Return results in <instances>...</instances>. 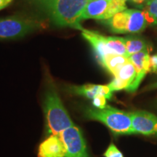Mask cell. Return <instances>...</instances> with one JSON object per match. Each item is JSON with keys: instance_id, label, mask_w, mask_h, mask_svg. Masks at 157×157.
Segmentation results:
<instances>
[{"instance_id": "cell-18", "label": "cell", "mask_w": 157, "mask_h": 157, "mask_svg": "<svg viewBox=\"0 0 157 157\" xmlns=\"http://www.w3.org/2000/svg\"><path fill=\"white\" fill-rule=\"evenodd\" d=\"M145 12L149 24L157 23V0H148L146 4Z\"/></svg>"}, {"instance_id": "cell-1", "label": "cell", "mask_w": 157, "mask_h": 157, "mask_svg": "<svg viewBox=\"0 0 157 157\" xmlns=\"http://www.w3.org/2000/svg\"><path fill=\"white\" fill-rule=\"evenodd\" d=\"M90 0H48L47 7L50 19L61 27L81 29L82 13Z\"/></svg>"}, {"instance_id": "cell-4", "label": "cell", "mask_w": 157, "mask_h": 157, "mask_svg": "<svg viewBox=\"0 0 157 157\" xmlns=\"http://www.w3.org/2000/svg\"><path fill=\"white\" fill-rule=\"evenodd\" d=\"M41 23L32 19L21 17L0 18V39H10L21 37L36 30Z\"/></svg>"}, {"instance_id": "cell-22", "label": "cell", "mask_w": 157, "mask_h": 157, "mask_svg": "<svg viewBox=\"0 0 157 157\" xmlns=\"http://www.w3.org/2000/svg\"><path fill=\"white\" fill-rule=\"evenodd\" d=\"M150 72L157 74V54L150 56Z\"/></svg>"}, {"instance_id": "cell-23", "label": "cell", "mask_w": 157, "mask_h": 157, "mask_svg": "<svg viewBox=\"0 0 157 157\" xmlns=\"http://www.w3.org/2000/svg\"><path fill=\"white\" fill-rule=\"evenodd\" d=\"M11 2L12 0H0V10L7 7Z\"/></svg>"}, {"instance_id": "cell-6", "label": "cell", "mask_w": 157, "mask_h": 157, "mask_svg": "<svg viewBox=\"0 0 157 157\" xmlns=\"http://www.w3.org/2000/svg\"><path fill=\"white\" fill-rule=\"evenodd\" d=\"M133 134L157 136V117L146 111L130 112Z\"/></svg>"}, {"instance_id": "cell-21", "label": "cell", "mask_w": 157, "mask_h": 157, "mask_svg": "<svg viewBox=\"0 0 157 157\" xmlns=\"http://www.w3.org/2000/svg\"><path fill=\"white\" fill-rule=\"evenodd\" d=\"M106 98L99 95L93 99V105L96 109H103L106 107Z\"/></svg>"}, {"instance_id": "cell-19", "label": "cell", "mask_w": 157, "mask_h": 157, "mask_svg": "<svg viewBox=\"0 0 157 157\" xmlns=\"http://www.w3.org/2000/svg\"><path fill=\"white\" fill-rule=\"evenodd\" d=\"M129 84L127 82L123 81L118 77H114V78L108 84L109 87L111 91H119L121 90H127L129 87Z\"/></svg>"}, {"instance_id": "cell-24", "label": "cell", "mask_w": 157, "mask_h": 157, "mask_svg": "<svg viewBox=\"0 0 157 157\" xmlns=\"http://www.w3.org/2000/svg\"><path fill=\"white\" fill-rule=\"evenodd\" d=\"M154 89H157V82H155V83L148 86V87L146 88V90H151Z\"/></svg>"}, {"instance_id": "cell-16", "label": "cell", "mask_w": 157, "mask_h": 157, "mask_svg": "<svg viewBox=\"0 0 157 157\" xmlns=\"http://www.w3.org/2000/svg\"><path fill=\"white\" fill-rule=\"evenodd\" d=\"M124 39L127 52L129 57L133 54L137 53V52L147 50L148 46L143 39L132 36L124 37Z\"/></svg>"}, {"instance_id": "cell-9", "label": "cell", "mask_w": 157, "mask_h": 157, "mask_svg": "<svg viewBox=\"0 0 157 157\" xmlns=\"http://www.w3.org/2000/svg\"><path fill=\"white\" fill-rule=\"evenodd\" d=\"M111 0H90L82 13L81 21L86 19L108 20L110 2Z\"/></svg>"}, {"instance_id": "cell-7", "label": "cell", "mask_w": 157, "mask_h": 157, "mask_svg": "<svg viewBox=\"0 0 157 157\" xmlns=\"http://www.w3.org/2000/svg\"><path fill=\"white\" fill-rule=\"evenodd\" d=\"M129 58L134 65L136 76L134 81L126 90L129 93H134L138 88L146 74L150 72V55L148 50H144L132 55Z\"/></svg>"}, {"instance_id": "cell-2", "label": "cell", "mask_w": 157, "mask_h": 157, "mask_svg": "<svg viewBox=\"0 0 157 157\" xmlns=\"http://www.w3.org/2000/svg\"><path fill=\"white\" fill-rule=\"evenodd\" d=\"M44 111L48 133L60 135L65 129L74 126L53 85L49 86L44 101Z\"/></svg>"}, {"instance_id": "cell-15", "label": "cell", "mask_w": 157, "mask_h": 157, "mask_svg": "<svg viewBox=\"0 0 157 157\" xmlns=\"http://www.w3.org/2000/svg\"><path fill=\"white\" fill-rule=\"evenodd\" d=\"M104 41L106 44L108 48L113 54L121 55L129 58L127 52L126 45L124 39L118 36H104Z\"/></svg>"}, {"instance_id": "cell-11", "label": "cell", "mask_w": 157, "mask_h": 157, "mask_svg": "<svg viewBox=\"0 0 157 157\" xmlns=\"http://www.w3.org/2000/svg\"><path fill=\"white\" fill-rule=\"evenodd\" d=\"M73 93L82 95L88 99H94L96 96L101 95L110 100L112 97L113 92L110 90L108 85H97V84H84L79 87L72 88Z\"/></svg>"}, {"instance_id": "cell-8", "label": "cell", "mask_w": 157, "mask_h": 157, "mask_svg": "<svg viewBox=\"0 0 157 157\" xmlns=\"http://www.w3.org/2000/svg\"><path fill=\"white\" fill-rule=\"evenodd\" d=\"M66 148L59 135H50L39 145L38 157H65Z\"/></svg>"}, {"instance_id": "cell-12", "label": "cell", "mask_w": 157, "mask_h": 157, "mask_svg": "<svg viewBox=\"0 0 157 157\" xmlns=\"http://www.w3.org/2000/svg\"><path fill=\"white\" fill-rule=\"evenodd\" d=\"M129 20V9L115 14L111 18L105 20V24L108 25L111 32L114 34H127Z\"/></svg>"}, {"instance_id": "cell-14", "label": "cell", "mask_w": 157, "mask_h": 157, "mask_svg": "<svg viewBox=\"0 0 157 157\" xmlns=\"http://www.w3.org/2000/svg\"><path fill=\"white\" fill-rule=\"evenodd\" d=\"M129 60V58L126 56L117 54H109L103 58L101 64L110 73L115 76L119 69Z\"/></svg>"}, {"instance_id": "cell-17", "label": "cell", "mask_w": 157, "mask_h": 157, "mask_svg": "<svg viewBox=\"0 0 157 157\" xmlns=\"http://www.w3.org/2000/svg\"><path fill=\"white\" fill-rule=\"evenodd\" d=\"M135 76H136V71H135V66L129 60L126 64L124 65L119 69L114 77L119 78L123 81L131 84L134 81Z\"/></svg>"}, {"instance_id": "cell-3", "label": "cell", "mask_w": 157, "mask_h": 157, "mask_svg": "<svg viewBox=\"0 0 157 157\" xmlns=\"http://www.w3.org/2000/svg\"><path fill=\"white\" fill-rule=\"evenodd\" d=\"M85 117L104 124L115 135L133 134L130 112L106 105L103 109H87Z\"/></svg>"}, {"instance_id": "cell-5", "label": "cell", "mask_w": 157, "mask_h": 157, "mask_svg": "<svg viewBox=\"0 0 157 157\" xmlns=\"http://www.w3.org/2000/svg\"><path fill=\"white\" fill-rule=\"evenodd\" d=\"M60 137L66 148L65 157H89L82 131L75 125L65 129Z\"/></svg>"}, {"instance_id": "cell-10", "label": "cell", "mask_w": 157, "mask_h": 157, "mask_svg": "<svg viewBox=\"0 0 157 157\" xmlns=\"http://www.w3.org/2000/svg\"><path fill=\"white\" fill-rule=\"evenodd\" d=\"M80 31H82V34L84 38L88 41L90 44L92 45L100 63L108 55L113 54L108 48L107 45L104 41V36L103 35L95 32V31L87 30V29L82 28V27L80 29Z\"/></svg>"}, {"instance_id": "cell-20", "label": "cell", "mask_w": 157, "mask_h": 157, "mask_svg": "<svg viewBox=\"0 0 157 157\" xmlns=\"http://www.w3.org/2000/svg\"><path fill=\"white\" fill-rule=\"evenodd\" d=\"M103 156L105 157H124L122 153L113 143H111L109 145L105 152L104 153Z\"/></svg>"}, {"instance_id": "cell-13", "label": "cell", "mask_w": 157, "mask_h": 157, "mask_svg": "<svg viewBox=\"0 0 157 157\" xmlns=\"http://www.w3.org/2000/svg\"><path fill=\"white\" fill-rule=\"evenodd\" d=\"M149 25L146 12L129 9V20L127 33L137 34L143 31Z\"/></svg>"}]
</instances>
